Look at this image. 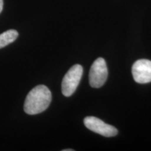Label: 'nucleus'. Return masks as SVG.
<instances>
[{
	"mask_svg": "<svg viewBox=\"0 0 151 151\" xmlns=\"http://www.w3.org/2000/svg\"><path fill=\"white\" fill-rule=\"evenodd\" d=\"M51 100V92L46 86H36L27 95L24 104V112L29 115L42 113L48 109Z\"/></svg>",
	"mask_w": 151,
	"mask_h": 151,
	"instance_id": "1",
	"label": "nucleus"
},
{
	"mask_svg": "<svg viewBox=\"0 0 151 151\" xmlns=\"http://www.w3.org/2000/svg\"><path fill=\"white\" fill-rule=\"evenodd\" d=\"M83 72L82 66L75 65L66 73L62 83V92L65 97H70L74 93L81 81Z\"/></svg>",
	"mask_w": 151,
	"mask_h": 151,
	"instance_id": "2",
	"label": "nucleus"
},
{
	"mask_svg": "<svg viewBox=\"0 0 151 151\" xmlns=\"http://www.w3.org/2000/svg\"><path fill=\"white\" fill-rule=\"evenodd\" d=\"M108 77V69L104 59L99 58L93 62L89 73L90 85L92 88H99L105 83Z\"/></svg>",
	"mask_w": 151,
	"mask_h": 151,
	"instance_id": "3",
	"label": "nucleus"
},
{
	"mask_svg": "<svg viewBox=\"0 0 151 151\" xmlns=\"http://www.w3.org/2000/svg\"><path fill=\"white\" fill-rule=\"evenodd\" d=\"M84 124L88 129L104 137H115L118 134V130L116 127L105 123L102 120L96 117H86L84 119Z\"/></svg>",
	"mask_w": 151,
	"mask_h": 151,
	"instance_id": "4",
	"label": "nucleus"
},
{
	"mask_svg": "<svg viewBox=\"0 0 151 151\" xmlns=\"http://www.w3.org/2000/svg\"><path fill=\"white\" fill-rule=\"evenodd\" d=\"M133 78L139 83L151 82V61L148 60H139L134 62L132 68Z\"/></svg>",
	"mask_w": 151,
	"mask_h": 151,
	"instance_id": "5",
	"label": "nucleus"
},
{
	"mask_svg": "<svg viewBox=\"0 0 151 151\" xmlns=\"http://www.w3.org/2000/svg\"><path fill=\"white\" fill-rule=\"evenodd\" d=\"M18 37V33L15 29H9L0 35V48L13 43Z\"/></svg>",
	"mask_w": 151,
	"mask_h": 151,
	"instance_id": "6",
	"label": "nucleus"
},
{
	"mask_svg": "<svg viewBox=\"0 0 151 151\" xmlns=\"http://www.w3.org/2000/svg\"><path fill=\"white\" fill-rule=\"evenodd\" d=\"M3 5H4V1L3 0H0V14H1V12L2 11Z\"/></svg>",
	"mask_w": 151,
	"mask_h": 151,
	"instance_id": "7",
	"label": "nucleus"
},
{
	"mask_svg": "<svg viewBox=\"0 0 151 151\" xmlns=\"http://www.w3.org/2000/svg\"><path fill=\"white\" fill-rule=\"evenodd\" d=\"M63 151H73V149H65V150H63Z\"/></svg>",
	"mask_w": 151,
	"mask_h": 151,
	"instance_id": "8",
	"label": "nucleus"
}]
</instances>
